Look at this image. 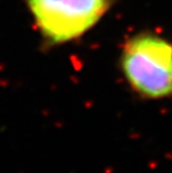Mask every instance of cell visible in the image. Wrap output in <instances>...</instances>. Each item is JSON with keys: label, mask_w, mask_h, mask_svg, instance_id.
I'll return each mask as SVG.
<instances>
[{"label": "cell", "mask_w": 172, "mask_h": 173, "mask_svg": "<svg viewBox=\"0 0 172 173\" xmlns=\"http://www.w3.org/2000/svg\"><path fill=\"white\" fill-rule=\"evenodd\" d=\"M121 68L131 88L151 100L172 96V45L161 37L142 34L127 41Z\"/></svg>", "instance_id": "6da1fadb"}, {"label": "cell", "mask_w": 172, "mask_h": 173, "mask_svg": "<svg viewBox=\"0 0 172 173\" xmlns=\"http://www.w3.org/2000/svg\"><path fill=\"white\" fill-rule=\"evenodd\" d=\"M28 5L45 38L59 44L76 39L94 27L111 0H28Z\"/></svg>", "instance_id": "7a4b0ae2"}]
</instances>
